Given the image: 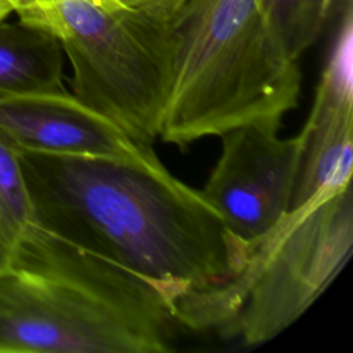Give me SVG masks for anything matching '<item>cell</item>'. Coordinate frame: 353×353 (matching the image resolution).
<instances>
[{"mask_svg": "<svg viewBox=\"0 0 353 353\" xmlns=\"http://www.w3.org/2000/svg\"><path fill=\"white\" fill-rule=\"evenodd\" d=\"M33 223L18 150L0 134V269L11 262Z\"/></svg>", "mask_w": 353, "mask_h": 353, "instance_id": "10", "label": "cell"}, {"mask_svg": "<svg viewBox=\"0 0 353 353\" xmlns=\"http://www.w3.org/2000/svg\"><path fill=\"white\" fill-rule=\"evenodd\" d=\"M279 130L248 124L223 132L221 154L200 189L250 255L291 210L305 135L280 138Z\"/></svg>", "mask_w": 353, "mask_h": 353, "instance_id": "6", "label": "cell"}, {"mask_svg": "<svg viewBox=\"0 0 353 353\" xmlns=\"http://www.w3.org/2000/svg\"><path fill=\"white\" fill-rule=\"evenodd\" d=\"M17 150L34 223L146 281L176 324L194 330L248 262L201 192L174 176L153 149L134 157Z\"/></svg>", "mask_w": 353, "mask_h": 353, "instance_id": "1", "label": "cell"}, {"mask_svg": "<svg viewBox=\"0 0 353 353\" xmlns=\"http://www.w3.org/2000/svg\"><path fill=\"white\" fill-rule=\"evenodd\" d=\"M12 12V7L8 0H0V19H4Z\"/></svg>", "mask_w": 353, "mask_h": 353, "instance_id": "13", "label": "cell"}, {"mask_svg": "<svg viewBox=\"0 0 353 353\" xmlns=\"http://www.w3.org/2000/svg\"><path fill=\"white\" fill-rule=\"evenodd\" d=\"M175 324L146 281L36 223L0 269V353H165Z\"/></svg>", "mask_w": 353, "mask_h": 353, "instance_id": "2", "label": "cell"}, {"mask_svg": "<svg viewBox=\"0 0 353 353\" xmlns=\"http://www.w3.org/2000/svg\"><path fill=\"white\" fill-rule=\"evenodd\" d=\"M352 247V186L320 192L254 248L243 272L208 302L199 331L215 330L245 346L269 342L320 298Z\"/></svg>", "mask_w": 353, "mask_h": 353, "instance_id": "5", "label": "cell"}, {"mask_svg": "<svg viewBox=\"0 0 353 353\" xmlns=\"http://www.w3.org/2000/svg\"><path fill=\"white\" fill-rule=\"evenodd\" d=\"M4 19H0V95L63 90L65 54L57 37L39 26Z\"/></svg>", "mask_w": 353, "mask_h": 353, "instance_id": "9", "label": "cell"}, {"mask_svg": "<svg viewBox=\"0 0 353 353\" xmlns=\"http://www.w3.org/2000/svg\"><path fill=\"white\" fill-rule=\"evenodd\" d=\"M102 4L137 12L163 23H172L188 0H98Z\"/></svg>", "mask_w": 353, "mask_h": 353, "instance_id": "12", "label": "cell"}, {"mask_svg": "<svg viewBox=\"0 0 353 353\" xmlns=\"http://www.w3.org/2000/svg\"><path fill=\"white\" fill-rule=\"evenodd\" d=\"M8 1L19 21L57 37L72 66V94L152 148L171 87V23L98 0Z\"/></svg>", "mask_w": 353, "mask_h": 353, "instance_id": "4", "label": "cell"}, {"mask_svg": "<svg viewBox=\"0 0 353 353\" xmlns=\"http://www.w3.org/2000/svg\"><path fill=\"white\" fill-rule=\"evenodd\" d=\"M0 134L17 148L61 154L134 157L153 149L65 90L0 95Z\"/></svg>", "mask_w": 353, "mask_h": 353, "instance_id": "8", "label": "cell"}, {"mask_svg": "<svg viewBox=\"0 0 353 353\" xmlns=\"http://www.w3.org/2000/svg\"><path fill=\"white\" fill-rule=\"evenodd\" d=\"M287 51L299 59L328 21L334 0H262Z\"/></svg>", "mask_w": 353, "mask_h": 353, "instance_id": "11", "label": "cell"}, {"mask_svg": "<svg viewBox=\"0 0 353 353\" xmlns=\"http://www.w3.org/2000/svg\"><path fill=\"white\" fill-rule=\"evenodd\" d=\"M172 77L159 138L181 149L248 124H279L302 76L262 0H188L171 23Z\"/></svg>", "mask_w": 353, "mask_h": 353, "instance_id": "3", "label": "cell"}, {"mask_svg": "<svg viewBox=\"0 0 353 353\" xmlns=\"http://www.w3.org/2000/svg\"><path fill=\"white\" fill-rule=\"evenodd\" d=\"M331 41L316 88L291 208L350 185L353 167V0H334Z\"/></svg>", "mask_w": 353, "mask_h": 353, "instance_id": "7", "label": "cell"}]
</instances>
